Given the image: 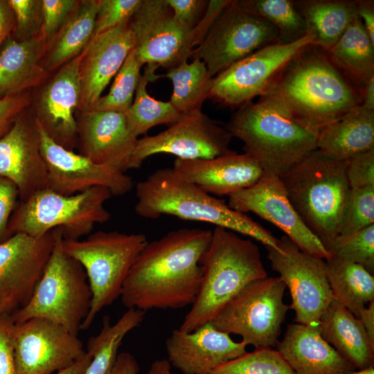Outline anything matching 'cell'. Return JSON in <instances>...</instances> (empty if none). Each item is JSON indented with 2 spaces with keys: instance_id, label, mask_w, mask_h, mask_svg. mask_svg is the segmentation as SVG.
<instances>
[{
  "instance_id": "obj_29",
  "label": "cell",
  "mask_w": 374,
  "mask_h": 374,
  "mask_svg": "<svg viewBox=\"0 0 374 374\" xmlns=\"http://www.w3.org/2000/svg\"><path fill=\"white\" fill-rule=\"evenodd\" d=\"M46 44L37 36L17 40L10 36L0 51V98L26 92L48 76L41 63Z\"/></svg>"
},
{
  "instance_id": "obj_15",
  "label": "cell",
  "mask_w": 374,
  "mask_h": 374,
  "mask_svg": "<svg viewBox=\"0 0 374 374\" xmlns=\"http://www.w3.org/2000/svg\"><path fill=\"white\" fill-rule=\"evenodd\" d=\"M11 338L19 374L57 373L86 355L77 335L44 318L13 323Z\"/></svg>"
},
{
  "instance_id": "obj_12",
  "label": "cell",
  "mask_w": 374,
  "mask_h": 374,
  "mask_svg": "<svg viewBox=\"0 0 374 374\" xmlns=\"http://www.w3.org/2000/svg\"><path fill=\"white\" fill-rule=\"evenodd\" d=\"M280 42L278 30L265 19L241 8L237 0L224 10L190 58L204 62L213 78L256 51Z\"/></svg>"
},
{
  "instance_id": "obj_28",
  "label": "cell",
  "mask_w": 374,
  "mask_h": 374,
  "mask_svg": "<svg viewBox=\"0 0 374 374\" xmlns=\"http://www.w3.org/2000/svg\"><path fill=\"white\" fill-rule=\"evenodd\" d=\"M374 149V109L362 105L319 128L317 150L339 161Z\"/></svg>"
},
{
  "instance_id": "obj_24",
  "label": "cell",
  "mask_w": 374,
  "mask_h": 374,
  "mask_svg": "<svg viewBox=\"0 0 374 374\" xmlns=\"http://www.w3.org/2000/svg\"><path fill=\"white\" fill-rule=\"evenodd\" d=\"M247 346L208 322L186 332L174 330L166 341L168 362L183 374H208L217 366L247 353Z\"/></svg>"
},
{
  "instance_id": "obj_19",
  "label": "cell",
  "mask_w": 374,
  "mask_h": 374,
  "mask_svg": "<svg viewBox=\"0 0 374 374\" xmlns=\"http://www.w3.org/2000/svg\"><path fill=\"white\" fill-rule=\"evenodd\" d=\"M229 206L251 212L280 229L302 251L323 260L331 253L310 232L291 204L279 176L264 172L251 186L228 195Z\"/></svg>"
},
{
  "instance_id": "obj_10",
  "label": "cell",
  "mask_w": 374,
  "mask_h": 374,
  "mask_svg": "<svg viewBox=\"0 0 374 374\" xmlns=\"http://www.w3.org/2000/svg\"><path fill=\"white\" fill-rule=\"evenodd\" d=\"M286 285L279 276L248 283L210 321L217 330L238 335L246 345L276 346L290 307L283 301Z\"/></svg>"
},
{
  "instance_id": "obj_27",
  "label": "cell",
  "mask_w": 374,
  "mask_h": 374,
  "mask_svg": "<svg viewBox=\"0 0 374 374\" xmlns=\"http://www.w3.org/2000/svg\"><path fill=\"white\" fill-rule=\"evenodd\" d=\"M321 337L357 370L374 366L373 344L360 321L333 299L318 323Z\"/></svg>"
},
{
  "instance_id": "obj_18",
  "label": "cell",
  "mask_w": 374,
  "mask_h": 374,
  "mask_svg": "<svg viewBox=\"0 0 374 374\" xmlns=\"http://www.w3.org/2000/svg\"><path fill=\"white\" fill-rule=\"evenodd\" d=\"M39 136L40 151L48 171V188L64 195H72L95 186L107 188L112 195L130 192L134 181L117 168L95 163L89 158L57 143L35 117Z\"/></svg>"
},
{
  "instance_id": "obj_57",
  "label": "cell",
  "mask_w": 374,
  "mask_h": 374,
  "mask_svg": "<svg viewBox=\"0 0 374 374\" xmlns=\"http://www.w3.org/2000/svg\"><path fill=\"white\" fill-rule=\"evenodd\" d=\"M350 374H374V366L362 370H356Z\"/></svg>"
},
{
  "instance_id": "obj_3",
  "label": "cell",
  "mask_w": 374,
  "mask_h": 374,
  "mask_svg": "<svg viewBox=\"0 0 374 374\" xmlns=\"http://www.w3.org/2000/svg\"><path fill=\"white\" fill-rule=\"evenodd\" d=\"M139 216L155 220L163 215L204 222L249 236L279 251L278 238L251 217L231 208L216 198L181 178L172 168H160L136 185Z\"/></svg>"
},
{
  "instance_id": "obj_5",
  "label": "cell",
  "mask_w": 374,
  "mask_h": 374,
  "mask_svg": "<svg viewBox=\"0 0 374 374\" xmlns=\"http://www.w3.org/2000/svg\"><path fill=\"white\" fill-rule=\"evenodd\" d=\"M199 263L200 289L179 328L186 332L210 322L248 283L267 276L258 247L221 226L212 231Z\"/></svg>"
},
{
  "instance_id": "obj_21",
  "label": "cell",
  "mask_w": 374,
  "mask_h": 374,
  "mask_svg": "<svg viewBox=\"0 0 374 374\" xmlns=\"http://www.w3.org/2000/svg\"><path fill=\"white\" fill-rule=\"evenodd\" d=\"M0 176L15 184L20 202L48 188V171L40 151L35 116L23 112L0 138Z\"/></svg>"
},
{
  "instance_id": "obj_14",
  "label": "cell",
  "mask_w": 374,
  "mask_h": 374,
  "mask_svg": "<svg viewBox=\"0 0 374 374\" xmlns=\"http://www.w3.org/2000/svg\"><path fill=\"white\" fill-rule=\"evenodd\" d=\"M232 136L226 127L202 111L181 115L166 130L138 139L130 169L139 168L149 157L170 154L181 159H208L235 152L230 149Z\"/></svg>"
},
{
  "instance_id": "obj_16",
  "label": "cell",
  "mask_w": 374,
  "mask_h": 374,
  "mask_svg": "<svg viewBox=\"0 0 374 374\" xmlns=\"http://www.w3.org/2000/svg\"><path fill=\"white\" fill-rule=\"evenodd\" d=\"M130 24L135 38L134 49L143 64L169 70L190 58L192 30L175 19L165 0H142Z\"/></svg>"
},
{
  "instance_id": "obj_54",
  "label": "cell",
  "mask_w": 374,
  "mask_h": 374,
  "mask_svg": "<svg viewBox=\"0 0 374 374\" xmlns=\"http://www.w3.org/2000/svg\"><path fill=\"white\" fill-rule=\"evenodd\" d=\"M358 319L362 322L371 342L374 344V301L362 310Z\"/></svg>"
},
{
  "instance_id": "obj_9",
  "label": "cell",
  "mask_w": 374,
  "mask_h": 374,
  "mask_svg": "<svg viewBox=\"0 0 374 374\" xmlns=\"http://www.w3.org/2000/svg\"><path fill=\"white\" fill-rule=\"evenodd\" d=\"M148 242L143 233L117 231H98L84 240L62 239L64 251L84 269L92 294L80 330L88 329L101 310L121 296L124 281Z\"/></svg>"
},
{
  "instance_id": "obj_50",
  "label": "cell",
  "mask_w": 374,
  "mask_h": 374,
  "mask_svg": "<svg viewBox=\"0 0 374 374\" xmlns=\"http://www.w3.org/2000/svg\"><path fill=\"white\" fill-rule=\"evenodd\" d=\"M232 0H210L206 11L197 25L193 29V46H198L204 39L224 10Z\"/></svg>"
},
{
  "instance_id": "obj_36",
  "label": "cell",
  "mask_w": 374,
  "mask_h": 374,
  "mask_svg": "<svg viewBox=\"0 0 374 374\" xmlns=\"http://www.w3.org/2000/svg\"><path fill=\"white\" fill-rule=\"evenodd\" d=\"M163 77L169 78L173 91L170 103L181 115L202 111L209 98L212 78L204 62L193 59L168 70Z\"/></svg>"
},
{
  "instance_id": "obj_48",
  "label": "cell",
  "mask_w": 374,
  "mask_h": 374,
  "mask_svg": "<svg viewBox=\"0 0 374 374\" xmlns=\"http://www.w3.org/2000/svg\"><path fill=\"white\" fill-rule=\"evenodd\" d=\"M18 197L19 190L15 184L0 176V243L10 237L8 224L17 207Z\"/></svg>"
},
{
  "instance_id": "obj_37",
  "label": "cell",
  "mask_w": 374,
  "mask_h": 374,
  "mask_svg": "<svg viewBox=\"0 0 374 374\" xmlns=\"http://www.w3.org/2000/svg\"><path fill=\"white\" fill-rule=\"evenodd\" d=\"M247 12L265 19L279 31L280 42H290L307 33L305 20L290 0H237Z\"/></svg>"
},
{
  "instance_id": "obj_20",
  "label": "cell",
  "mask_w": 374,
  "mask_h": 374,
  "mask_svg": "<svg viewBox=\"0 0 374 374\" xmlns=\"http://www.w3.org/2000/svg\"><path fill=\"white\" fill-rule=\"evenodd\" d=\"M130 20L95 36L82 52L79 113L94 109L103 92L134 48Z\"/></svg>"
},
{
  "instance_id": "obj_30",
  "label": "cell",
  "mask_w": 374,
  "mask_h": 374,
  "mask_svg": "<svg viewBox=\"0 0 374 374\" xmlns=\"http://www.w3.org/2000/svg\"><path fill=\"white\" fill-rule=\"evenodd\" d=\"M97 10L98 0L78 1L46 47L42 66L48 72L62 66L84 51L94 31Z\"/></svg>"
},
{
  "instance_id": "obj_47",
  "label": "cell",
  "mask_w": 374,
  "mask_h": 374,
  "mask_svg": "<svg viewBox=\"0 0 374 374\" xmlns=\"http://www.w3.org/2000/svg\"><path fill=\"white\" fill-rule=\"evenodd\" d=\"M30 101L28 92L0 98V138L9 131L18 117L30 105Z\"/></svg>"
},
{
  "instance_id": "obj_44",
  "label": "cell",
  "mask_w": 374,
  "mask_h": 374,
  "mask_svg": "<svg viewBox=\"0 0 374 374\" xmlns=\"http://www.w3.org/2000/svg\"><path fill=\"white\" fill-rule=\"evenodd\" d=\"M78 1L42 0V22L37 36L46 44V47L67 20Z\"/></svg>"
},
{
  "instance_id": "obj_38",
  "label": "cell",
  "mask_w": 374,
  "mask_h": 374,
  "mask_svg": "<svg viewBox=\"0 0 374 374\" xmlns=\"http://www.w3.org/2000/svg\"><path fill=\"white\" fill-rule=\"evenodd\" d=\"M143 65L133 48L115 75L109 93L101 96L93 110L125 114L133 102Z\"/></svg>"
},
{
  "instance_id": "obj_11",
  "label": "cell",
  "mask_w": 374,
  "mask_h": 374,
  "mask_svg": "<svg viewBox=\"0 0 374 374\" xmlns=\"http://www.w3.org/2000/svg\"><path fill=\"white\" fill-rule=\"evenodd\" d=\"M312 46L313 37L306 33L293 42H277L256 51L212 78L209 98L229 107L251 103L262 96L284 69Z\"/></svg>"
},
{
  "instance_id": "obj_32",
  "label": "cell",
  "mask_w": 374,
  "mask_h": 374,
  "mask_svg": "<svg viewBox=\"0 0 374 374\" xmlns=\"http://www.w3.org/2000/svg\"><path fill=\"white\" fill-rule=\"evenodd\" d=\"M326 276L333 299L355 317L374 301V277L362 266L331 254Z\"/></svg>"
},
{
  "instance_id": "obj_40",
  "label": "cell",
  "mask_w": 374,
  "mask_h": 374,
  "mask_svg": "<svg viewBox=\"0 0 374 374\" xmlns=\"http://www.w3.org/2000/svg\"><path fill=\"white\" fill-rule=\"evenodd\" d=\"M329 251L374 273V224L346 236H338Z\"/></svg>"
},
{
  "instance_id": "obj_4",
  "label": "cell",
  "mask_w": 374,
  "mask_h": 374,
  "mask_svg": "<svg viewBox=\"0 0 374 374\" xmlns=\"http://www.w3.org/2000/svg\"><path fill=\"white\" fill-rule=\"evenodd\" d=\"M225 127L264 172L279 177L317 150L319 130L265 97L240 107Z\"/></svg>"
},
{
  "instance_id": "obj_46",
  "label": "cell",
  "mask_w": 374,
  "mask_h": 374,
  "mask_svg": "<svg viewBox=\"0 0 374 374\" xmlns=\"http://www.w3.org/2000/svg\"><path fill=\"white\" fill-rule=\"evenodd\" d=\"M171 8L175 19L182 26L193 30L202 18L208 1L165 0Z\"/></svg>"
},
{
  "instance_id": "obj_53",
  "label": "cell",
  "mask_w": 374,
  "mask_h": 374,
  "mask_svg": "<svg viewBox=\"0 0 374 374\" xmlns=\"http://www.w3.org/2000/svg\"><path fill=\"white\" fill-rule=\"evenodd\" d=\"M139 365L134 357L126 352L118 355L112 374H139Z\"/></svg>"
},
{
  "instance_id": "obj_49",
  "label": "cell",
  "mask_w": 374,
  "mask_h": 374,
  "mask_svg": "<svg viewBox=\"0 0 374 374\" xmlns=\"http://www.w3.org/2000/svg\"><path fill=\"white\" fill-rule=\"evenodd\" d=\"M11 314H0V374H19L11 338Z\"/></svg>"
},
{
  "instance_id": "obj_1",
  "label": "cell",
  "mask_w": 374,
  "mask_h": 374,
  "mask_svg": "<svg viewBox=\"0 0 374 374\" xmlns=\"http://www.w3.org/2000/svg\"><path fill=\"white\" fill-rule=\"evenodd\" d=\"M211 238L210 229L183 228L148 242L124 281V306L146 312L192 305L202 280L200 258Z\"/></svg>"
},
{
  "instance_id": "obj_34",
  "label": "cell",
  "mask_w": 374,
  "mask_h": 374,
  "mask_svg": "<svg viewBox=\"0 0 374 374\" xmlns=\"http://www.w3.org/2000/svg\"><path fill=\"white\" fill-rule=\"evenodd\" d=\"M145 314V311L128 308L114 324L109 316H105L100 332L88 340L86 351L91 361L84 374H112L123 339L142 323Z\"/></svg>"
},
{
  "instance_id": "obj_25",
  "label": "cell",
  "mask_w": 374,
  "mask_h": 374,
  "mask_svg": "<svg viewBox=\"0 0 374 374\" xmlns=\"http://www.w3.org/2000/svg\"><path fill=\"white\" fill-rule=\"evenodd\" d=\"M172 168L185 181L217 196L247 188L264 173L251 157L236 152L208 159L176 158Z\"/></svg>"
},
{
  "instance_id": "obj_35",
  "label": "cell",
  "mask_w": 374,
  "mask_h": 374,
  "mask_svg": "<svg viewBox=\"0 0 374 374\" xmlns=\"http://www.w3.org/2000/svg\"><path fill=\"white\" fill-rule=\"evenodd\" d=\"M157 68L147 65L140 78L133 102L124 114L129 131L137 139L152 127L159 125H171L181 116L170 101L156 100L148 93V83L159 78L154 74Z\"/></svg>"
},
{
  "instance_id": "obj_39",
  "label": "cell",
  "mask_w": 374,
  "mask_h": 374,
  "mask_svg": "<svg viewBox=\"0 0 374 374\" xmlns=\"http://www.w3.org/2000/svg\"><path fill=\"white\" fill-rule=\"evenodd\" d=\"M208 374H294L280 353L271 347L255 348L227 361Z\"/></svg>"
},
{
  "instance_id": "obj_8",
  "label": "cell",
  "mask_w": 374,
  "mask_h": 374,
  "mask_svg": "<svg viewBox=\"0 0 374 374\" xmlns=\"http://www.w3.org/2000/svg\"><path fill=\"white\" fill-rule=\"evenodd\" d=\"M112 196L111 191L103 186L72 195L49 188L39 190L17 206L9 221V233L41 237L59 229L63 239L79 240L89 234L96 224L109 220L110 213L104 204Z\"/></svg>"
},
{
  "instance_id": "obj_33",
  "label": "cell",
  "mask_w": 374,
  "mask_h": 374,
  "mask_svg": "<svg viewBox=\"0 0 374 374\" xmlns=\"http://www.w3.org/2000/svg\"><path fill=\"white\" fill-rule=\"evenodd\" d=\"M328 57L361 89L374 74V43L358 17L328 51Z\"/></svg>"
},
{
  "instance_id": "obj_7",
  "label": "cell",
  "mask_w": 374,
  "mask_h": 374,
  "mask_svg": "<svg viewBox=\"0 0 374 374\" xmlns=\"http://www.w3.org/2000/svg\"><path fill=\"white\" fill-rule=\"evenodd\" d=\"M55 229L52 253L30 301L11 317L14 323L46 319L77 335L89 313L92 294L84 269L64 251L61 231Z\"/></svg>"
},
{
  "instance_id": "obj_42",
  "label": "cell",
  "mask_w": 374,
  "mask_h": 374,
  "mask_svg": "<svg viewBox=\"0 0 374 374\" xmlns=\"http://www.w3.org/2000/svg\"><path fill=\"white\" fill-rule=\"evenodd\" d=\"M15 16L12 37L17 40L35 37L42 22L41 0H8Z\"/></svg>"
},
{
  "instance_id": "obj_41",
  "label": "cell",
  "mask_w": 374,
  "mask_h": 374,
  "mask_svg": "<svg viewBox=\"0 0 374 374\" xmlns=\"http://www.w3.org/2000/svg\"><path fill=\"white\" fill-rule=\"evenodd\" d=\"M374 224V187L350 189L339 236L357 232Z\"/></svg>"
},
{
  "instance_id": "obj_52",
  "label": "cell",
  "mask_w": 374,
  "mask_h": 374,
  "mask_svg": "<svg viewBox=\"0 0 374 374\" xmlns=\"http://www.w3.org/2000/svg\"><path fill=\"white\" fill-rule=\"evenodd\" d=\"M357 16L361 20L371 42L374 43V3L373 1H356Z\"/></svg>"
},
{
  "instance_id": "obj_56",
  "label": "cell",
  "mask_w": 374,
  "mask_h": 374,
  "mask_svg": "<svg viewBox=\"0 0 374 374\" xmlns=\"http://www.w3.org/2000/svg\"><path fill=\"white\" fill-rule=\"evenodd\" d=\"M91 361V356L86 351V355L73 365L55 374H84Z\"/></svg>"
},
{
  "instance_id": "obj_6",
  "label": "cell",
  "mask_w": 374,
  "mask_h": 374,
  "mask_svg": "<svg viewBox=\"0 0 374 374\" xmlns=\"http://www.w3.org/2000/svg\"><path fill=\"white\" fill-rule=\"evenodd\" d=\"M347 161L315 150L279 177L293 208L328 251L339 236L350 190Z\"/></svg>"
},
{
  "instance_id": "obj_2",
  "label": "cell",
  "mask_w": 374,
  "mask_h": 374,
  "mask_svg": "<svg viewBox=\"0 0 374 374\" xmlns=\"http://www.w3.org/2000/svg\"><path fill=\"white\" fill-rule=\"evenodd\" d=\"M261 97L317 128L361 104L358 92L313 46L294 59Z\"/></svg>"
},
{
  "instance_id": "obj_26",
  "label": "cell",
  "mask_w": 374,
  "mask_h": 374,
  "mask_svg": "<svg viewBox=\"0 0 374 374\" xmlns=\"http://www.w3.org/2000/svg\"><path fill=\"white\" fill-rule=\"evenodd\" d=\"M276 348L294 374H350L357 370L323 339L318 324L288 325Z\"/></svg>"
},
{
  "instance_id": "obj_23",
  "label": "cell",
  "mask_w": 374,
  "mask_h": 374,
  "mask_svg": "<svg viewBox=\"0 0 374 374\" xmlns=\"http://www.w3.org/2000/svg\"><path fill=\"white\" fill-rule=\"evenodd\" d=\"M82 53L61 66L44 87L35 117L57 143L72 150L78 143L74 116L80 99L79 64Z\"/></svg>"
},
{
  "instance_id": "obj_45",
  "label": "cell",
  "mask_w": 374,
  "mask_h": 374,
  "mask_svg": "<svg viewBox=\"0 0 374 374\" xmlns=\"http://www.w3.org/2000/svg\"><path fill=\"white\" fill-rule=\"evenodd\" d=\"M346 177L350 189L374 187V149L349 159Z\"/></svg>"
},
{
  "instance_id": "obj_13",
  "label": "cell",
  "mask_w": 374,
  "mask_h": 374,
  "mask_svg": "<svg viewBox=\"0 0 374 374\" xmlns=\"http://www.w3.org/2000/svg\"><path fill=\"white\" fill-rule=\"evenodd\" d=\"M271 269L289 288L295 312L294 321L303 325H317L333 299L324 260L302 251L287 236L278 239L279 251L265 247Z\"/></svg>"
},
{
  "instance_id": "obj_17",
  "label": "cell",
  "mask_w": 374,
  "mask_h": 374,
  "mask_svg": "<svg viewBox=\"0 0 374 374\" xmlns=\"http://www.w3.org/2000/svg\"><path fill=\"white\" fill-rule=\"evenodd\" d=\"M56 229L41 237L16 233L0 243V299L12 314L30 301L52 253Z\"/></svg>"
},
{
  "instance_id": "obj_51",
  "label": "cell",
  "mask_w": 374,
  "mask_h": 374,
  "mask_svg": "<svg viewBox=\"0 0 374 374\" xmlns=\"http://www.w3.org/2000/svg\"><path fill=\"white\" fill-rule=\"evenodd\" d=\"M15 25L14 14L8 0H0V51L12 35Z\"/></svg>"
},
{
  "instance_id": "obj_43",
  "label": "cell",
  "mask_w": 374,
  "mask_h": 374,
  "mask_svg": "<svg viewBox=\"0 0 374 374\" xmlns=\"http://www.w3.org/2000/svg\"><path fill=\"white\" fill-rule=\"evenodd\" d=\"M142 0H98L92 37L131 19Z\"/></svg>"
},
{
  "instance_id": "obj_55",
  "label": "cell",
  "mask_w": 374,
  "mask_h": 374,
  "mask_svg": "<svg viewBox=\"0 0 374 374\" xmlns=\"http://www.w3.org/2000/svg\"><path fill=\"white\" fill-rule=\"evenodd\" d=\"M360 98L361 105L368 109H374V74L362 86Z\"/></svg>"
},
{
  "instance_id": "obj_22",
  "label": "cell",
  "mask_w": 374,
  "mask_h": 374,
  "mask_svg": "<svg viewBox=\"0 0 374 374\" xmlns=\"http://www.w3.org/2000/svg\"><path fill=\"white\" fill-rule=\"evenodd\" d=\"M79 115L76 120L80 154L99 165L125 172L130 169L138 139L129 131L124 114L93 110Z\"/></svg>"
},
{
  "instance_id": "obj_58",
  "label": "cell",
  "mask_w": 374,
  "mask_h": 374,
  "mask_svg": "<svg viewBox=\"0 0 374 374\" xmlns=\"http://www.w3.org/2000/svg\"><path fill=\"white\" fill-rule=\"evenodd\" d=\"M3 312H6V308L4 303L2 301V300L0 299V314Z\"/></svg>"
},
{
  "instance_id": "obj_31",
  "label": "cell",
  "mask_w": 374,
  "mask_h": 374,
  "mask_svg": "<svg viewBox=\"0 0 374 374\" xmlns=\"http://www.w3.org/2000/svg\"><path fill=\"white\" fill-rule=\"evenodd\" d=\"M302 15L313 46L328 51L357 16L356 1L308 0L294 1Z\"/></svg>"
}]
</instances>
